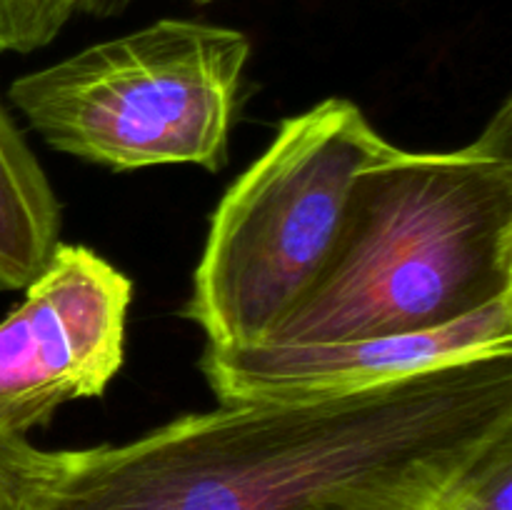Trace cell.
<instances>
[{
  "label": "cell",
  "mask_w": 512,
  "mask_h": 510,
  "mask_svg": "<svg viewBox=\"0 0 512 510\" xmlns=\"http://www.w3.org/2000/svg\"><path fill=\"white\" fill-rule=\"evenodd\" d=\"M512 295V100L455 150L355 178L333 253L265 343L415 333Z\"/></svg>",
  "instance_id": "7a4b0ae2"
},
{
  "label": "cell",
  "mask_w": 512,
  "mask_h": 510,
  "mask_svg": "<svg viewBox=\"0 0 512 510\" xmlns=\"http://www.w3.org/2000/svg\"><path fill=\"white\" fill-rule=\"evenodd\" d=\"M512 353V295L415 333L310 343L205 345L200 373L218 405L338 398L485 355Z\"/></svg>",
  "instance_id": "8992f818"
},
{
  "label": "cell",
  "mask_w": 512,
  "mask_h": 510,
  "mask_svg": "<svg viewBox=\"0 0 512 510\" xmlns=\"http://www.w3.org/2000/svg\"><path fill=\"white\" fill-rule=\"evenodd\" d=\"M80 0H0V55L33 53L58 38Z\"/></svg>",
  "instance_id": "9c48e42d"
},
{
  "label": "cell",
  "mask_w": 512,
  "mask_h": 510,
  "mask_svg": "<svg viewBox=\"0 0 512 510\" xmlns=\"http://www.w3.org/2000/svg\"><path fill=\"white\" fill-rule=\"evenodd\" d=\"M190 3H198V5H205V3H213V0H190Z\"/></svg>",
  "instance_id": "7c38bea8"
},
{
  "label": "cell",
  "mask_w": 512,
  "mask_h": 510,
  "mask_svg": "<svg viewBox=\"0 0 512 510\" xmlns=\"http://www.w3.org/2000/svg\"><path fill=\"white\" fill-rule=\"evenodd\" d=\"M133 0H80L78 10L95 15V18H113V15L123 13Z\"/></svg>",
  "instance_id": "8fae6325"
},
{
  "label": "cell",
  "mask_w": 512,
  "mask_h": 510,
  "mask_svg": "<svg viewBox=\"0 0 512 510\" xmlns=\"http://www.w3.org/2000/svg\"><path fill=\"white\" fill-rule=\"evenodd\" d=\"M40 455L28 440H0V510H25Z\"/></svg>",
  "instance_id": "30bf717a"
},
{
  "label": "cell",
  "mask_w": 512,
  "mask_h": 510,
  "mask_svg": "<svg viewBox=\"0 0 512 510\" xmlns=\"http://www.w3.org/2000/svg\"><path fill=\"white\" fill-rule=\"evenodd\" d=\"M425 510H512V433L460 470Z\"/></svg>",
  "instance_id": "ba28073f"
},
{
  "label": "cell",
  "mask_w": 512,
  "mask_h": 510,
  "mask_svg": "<svg viewBox=\"0 0 512 510\" xmlns=\"http://www.w3.org/2000/svg\"><path fill=\"white\" fill-rule=\"evenodd\" d=\"M393 148L345 98L280 123L210 215L183 305L208 345L270 338L333 253L355 178Z\"/></svg>",
  "instance_id": "3957f363"
},
{
  "label": "cell",
  "mask_w": 512,
  "mask_h": 510,
  "mask_svg": "<svg viewBox=\"0 0 512 510\" xmlns=\"http://www.w3.org/2000/svg\"><path fill=\"white\" fill-rule=\"evenodd\" d=\"M60 245V203L0 105V290H25Z\"/></svg>",
  "instance_id": "52a82bcc"
},
{
  "label": "cell",
  "mask_w": 512,
  "mask_h": 510,
  "mask_svg": "<svg viewBox=\"0 0 512 510\" xmlns=\"http://www.w3.org/2000/svg\"><path fill=\"white\" fill-rule=\"evenodd\" d=\"M512 433V353L338 398L233 403L43 450L25 510H425Z\"/></svg>",
  "instance_id": "6da1fadb"
},
{
  "label": "cell",
  "mask_w": 512,
  "mask_h": 510,
  "mask_svg": "<svg viewBox=\"0 0 512 510\" xmlns=\"http://www.w3.org/2000/svg\"><path fill=\"white\" fill-rule=\"evenodd\" d=\"M248 35L158 20L20 75L8 88L30 128L65 155L110 170L190 163L223 170Z\"/></svg>",
  "instance_id": "277c9868"
},
{
  "label": "cell",
  "mask_w": 512,
  "mask_h": 510,
  "mask_svg": "<svg viewBox=\"0 0 512 510\" xmlns=\"http://www.w3.org/2000/svg\"><path fill=\"white\" fill-rule=\"evenodd\" d=\"M133 280L83 245L48 268L0 320V440H28L65 403L100 398L123 365Z\"/></svg>",
  "instance_id": "5b68a950"
}]
</instances>
